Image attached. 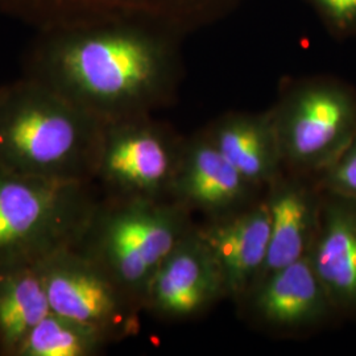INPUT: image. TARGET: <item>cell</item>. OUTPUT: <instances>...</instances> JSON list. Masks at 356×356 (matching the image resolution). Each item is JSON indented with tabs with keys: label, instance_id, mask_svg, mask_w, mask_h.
Here are the masks:
<instances>
[{
	"label": "cell",
	"instance_id": "9",
	"mask_svg": "<svg viewBox=\"0 0 356 356\" xmlns=\"http://www.w3.org/2000/svg\"><path fill=\"white\" fill-rule=\"evenodd\" d=\"M257 330L279 338H301L339 318L309 257L266 276L238 305Z\"/></svg>",
	"mask_w": 356,
	"mask_h": 356
},
{
	"label": "cell",
	"instance_id": "12",
	"mask_svg": "<svg viewBox=\"0 0 356 356\" xmlns=\"http://www.w3.org/2000/svg\"><path fill=\"white\" fill-rule=\"evenodd\" d=\"M195 229L218 264L227 298L239 305L261 277L267 260L270 218L264 194L238 211L207 218Z\"/></svg>",
	"mask_w": 356,
	"mask_h": 356
},
{
	"label": "cell",
	"instance_id": "15",
	"mask_svg": "<svg viewBox=\"0 0 356 356\" xmlns=\"http://www.w3.org/2000/svg\"><path fill=\"white\" fill-rule=\"evenodd\" d=\"M204 129L219 152L259 189L266 191L284 170L269 110L226 113Z\"/></svg>",
	"mask_w": 356,
	"mask_h": 356
},
{
	"label": "cell",
	"instance_id": "14",
	"mask_svg": "<svg viewBox=\"0 0 356 356\" xmlns=\"http://www.w3.org/2000/svg\"><path fill=\"white\" fill-rule=\"evenodd\" d=\"M307 257L339 318L356 321V200L323 191Z\"/></svg>",
	"mask_w": 356,
	"mask_h": 356
},
{
	"label": "cell",
	"instance_id": "4",
	"mask_svg": "<svg viewBox=\"0 0 356 356\" xmlns=\"http://www.w3.org/2000/svg\"><path fill=\"white\" fill-rule=\"evenodd\" d=\"M101 200L94 182H65L0 168V269L41 264L74 248Z\"/></svg>",
	"mask_w": 356,
	"mask_h": 356
},
{
	"label": "cell",
	"instance_id": "18",
	"mask_svg": "<svg viewBox=\"0 0 356 356\" xmlns=\"http://www.w3.org/2000/svg\"><path fill=\"white\" fill-rule=\"evenodd\" d=\"M327 33L337 40L356 38V0H304Z\"/></svg>",
	"mask_w": 356,
	"mask_h": 356
},
{
	"label": "cell",
	"instance_id": "17",
	"mask_svg": "<svg viewBox=\"0 0 356 356\" xmlns=\"http://www.w3.org/2000/svg\"><path fill=\"white\" fill-rule=\"evenodd\" d=\"M110 344L98 331L51 312L31 331L17 356H97Z\"/></svg>",
	"mask_w": 356,
	"mask_h": 356
},
{
	"label": "cell",
	"instance_id": "6",
	"mask_svg": "<svg viewBox=\"0 0 356 356\" xmlns=\"http://www.w3.org/2000/svg\"><path fill=\"white\" fill-rule=\"evenodd\" d=\"M184 140L153 114L104 122L94 178L101 197L172 200Z\"/></svg>",
	"mask_w": 356,
	"mask_h": 356
},
{
	"label": "cell",
	"instance_id": "10",
	"mask_svg": "<svg viewBox=\"0 0 356 356\" xmlns=\"http://www.w3.org/2000/svg\"><path fill=\"white\" fill-rule=\"evenodd\" d=\"M227 300L220 270L195 225L156 270L144 297V313L166 322L198 318Z\"/></svg>",
	"mask_w": 356,
	"mask_h": 356
},
{
	"label": "cell",
	"instance_id": "7",
	"mask_svg": "<svg viewBox=\"0 0 356 356\" xmlns=\"http://www.w3.org/2000/svg\"><path fill=\"white\" fill-rule=\"evenodd\" d=\"M245 0H0V13L38 31L111 22L157 26L182 38L216 26Z\"/></svg>",
	"mask_w": 356,
	"mask_h": 356
},
{
	"label": "cell",
	"instance_id": "11",
	"mask_svg": "<svg viewBox=\"0 0 356 356\" xmlns=\"http://www.w3.org/2000/svg\"><path fill=\"white\" fill-rule=\"evenodd\" d=\"M263 194L219 152L204 129L185 138L170 191L173 201L216 218L254 204Z\"/></svg>",
	"mask_w": 356,
	"mask_h": 356
},
{
	"label": "cell",
	"instance_id": "5",
	"mask_svg": "<svg viewBox=\"0 0 356 356\" xmlns=\"http://www.w3.org/2000/svg\"><path fill=\"white\" fill-rule=\"evenodd\" d=\"M269 114L284 170L317 178L356 136V88L334 76L285 79Z\"/></svg>",
	"mask_w": 356,
	"mask_h": 356
},
{
	"label": "cell",
	"instance_id": "19",
	"mask_svg": "<svg viewBox=\"0 0 356 356\" xmlns=\"http://www.w3.org/2000/svg\"><path fill=\"white\" fill-rule=\"evenodd\" d=\"M316 179L322 191L356 200V136Z\"/></svg>",
	"mask_w": 356,
	"mask_h": 356
},
{
	"label": "cell",
	"instance_id": "3",
	"mask_svg": "<svg viewBox=\"0 0 356 356\" xmlns=\"http://www.w3.org/2000/svg\"><path fill=\"white\" fill-rule=\"evenodd\" d=\"M193 226L191 211L173 200L101 197L74 248L103 268L144 312L156 270Z\"/></svg>",
	"mask_w": 356,
	"mask_h": 356
},
{
	"label": "cell",
	"instance_id": "2",
	"mask_svg": "<svg viewBox=\"0 0 356 356\" xmlns=\"http://www.w3.org/2000/svg\"><path fill=\"white\" fill-rule=\"evenodd\" d=\"M104 122L35 79L0 86V168L65 182H94Z\"/></svg>",
	"mask_w": 356,
	"mask_h": 356
},
{
	"label": "cell",
	"instance_id": "13",
	"mask_svg": "<svg viewBox=\"0 0 356 356\" xmlns=\"http://www.w3.org/2000/svg\"><path fill=\"white\" fill-rule=\"evenodd\" d=\"M322 195L316 178L288 170H282L266 188L270 232L259 281L309 254L318 229Z\"/></svg>",
	"mask_w": 356,
	"mask_h": 356
},
{
	"label": "cell",
	"instance_id": "16",
	"mask_svg": "<svg viewBox=\"0 0 356 356\" xmlns=\"http://www.w3.org/2000/svg\"><path fill=\"white\" fill-rule=\"evenodd\" d=\"M51 312L41 264L0 269V356H17Z\"/></svg>",
	"mask_w": 356,
	"mask_h": 356
},
{
	"label": "cell",
	"instance_id": "1",
	"mask_svg": "<svg viewBox=\"0 0 356 356\" xmlns=\"http://www.w3.org/2000/svg\"><path fill=\"white\" fill-rule=\"evenodd\" d=\"M181 41L136 22L38 31L23 57V76L103 122L154 114L177 97Z\"/></svg>",
	"mask_w": 356,
	"mask_h": 356
},
{
	"label": "cell",
	"instance_id": "8",
	"mask_svg": "<svg viewBox=\"0 0 356 356\" xmlns=\"http://www.w3.org/2000/svg\"><path fill=\"white\" fill-rule=\"evenodd\" d=\"M41 269L53 313L98 331L110 343L139 334L141 306L88 256L67 248Z\"/></svg>",
	"mask_w": 356,
	"mask_h": 356
}]
</instances>
